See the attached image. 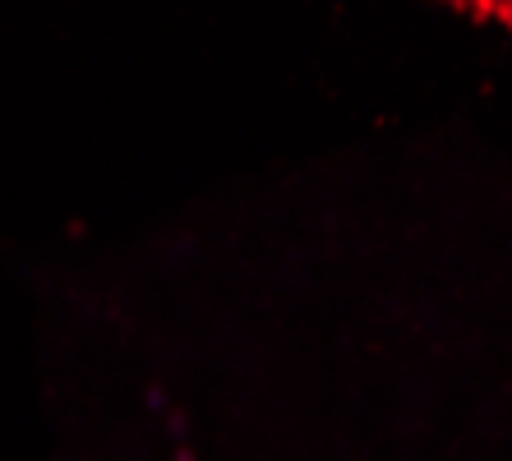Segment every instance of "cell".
I'll list each match as a JSON object with an SVG mask.
<instances>
[]
</instances>
